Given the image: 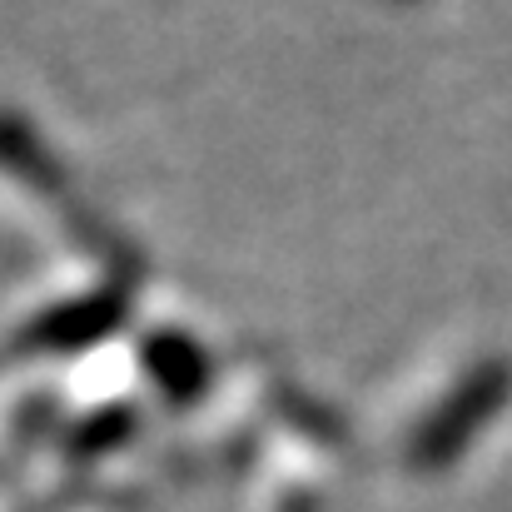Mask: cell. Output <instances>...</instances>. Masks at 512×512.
Here are the masks:
<instances>
[{
  "mask_svg": "<svg viewBox=\"0 0 512 512\" xmlns=\"http://www.w3.org/2000/svg\"><path fill=\"white\" fill-rule=\"evenodd\" d=\"M512 393V363L508 358H493V363H478L408 438V463L418 473H433V468H448L493 418L498 408L508 403Z\"/></svg>",
  "mask_w": 512,
  "mask_h": 512,
  "instance_id": "1",
  "label": "cell"
},
{
  "mask_svg": "<svg viewBox=\"0 0 512 512\" xmlns=\"http://www.w3.org/2000/svg\"><path fill=\"white\" fill-rule=\"evenodd\" d=\"M135 309V289L130 284H105V289H90V294H75V299H60L50 309H40L25 329L15 348L20 353H50V358H70V353H85L95 343H105Z\"/></svg>",
  "mask_w": 512,
  "mask_h": 512,
  "instance_id": "2",
  "label": "cell"
},
{
  "mask_svg": "<svg viewBox=\"0 0 512 512\" xmlns=\"http://www.w3.org/2000/svg\"><path fill=\"white\" fill-rule=\"evenodd\" d=\"M140 358H145L150 383L170 403H194L204 393V383H209V358H204V348L189 339V334H174V329L150 334L145 348H140Z\"/></svg>",
  "mask_w": 512,
  "mask_h": 512,
  "instance_id": "3",
  "label": "cell"
},
{
  "mask_svg": "<svg viewBox=\"0 0 512 512\" xmlns=\"http://www.w3.org/2000/svg\"><path fill=\"white\" fill-rule=\"evenodd\" d=\"M0 170L15 174L20 184H30L35 194H65V170H60V160L40 145V135L20 120V115H10V110H0Z\"/></svg>",
  "mask_w": 512,
  "mask_h": 512,
  "instance_id": "4",
  "label": "cell"
},
{
  "mask_svg": "<svg viewBox=\"0 0 512 512\" xmlns=\"http://www.w3.org/2000/svg\"><path fill=\"white\" fill-rule=\"evenodd\" d=\"M135 428H140L135 408H130V403H110V408H95L90 418H75V423L60 433V453H65L70 463H95V458L115 453Z\"/></svg>",
  "mask_w": 512,
  "mask_h": 512,
  "instance_id": "5",
  "label": "cell"
}]
</instances>
